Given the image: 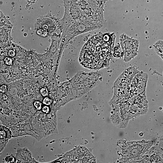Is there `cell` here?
I'll return each mask as SVG.
<instances>
[{"label": "cell", "instance_id": "cell-1", "mask_svg": "<svg viewBox=\"0 0 163 163\" xmlns=\"http://www.w3.org/2000/svg\"><path fill=\"white\" fill-rule=\"evenodd\" d=\"M115 38L113 33H101L92 36L81 50L79 58L80 64L91 69L106 66L112 56Z\"/></svg>", "mask_w": 163, "mask_h": 163}, {"label": "cell", "instance_id": "cell-2", "mask_svg": "<svg viewBox=\"0 0 163 163\" xmlns=\"http://www.w3.org/2000/svg\"><path fill=\"white\" fill-rule=\"evenodd\" d=\"M139 71L134 66L130 67L125 69L114 84V94L121 96L126 95L127 88L134 76Z\"/></svg>", "mask_w": 163, "mask_h": 163}, {"label": "cell", "instance_id": "cell-3", "mask_svg": "<svg viewBox=\"0 0 163 163\" xmlns=\"http://www.w3.org/2000/svg\"><path fill=\"white\" fill-rule=\"evenodd\" d=\"M120 40L124 55V60L126 62H129L138 54L139 41L124 34L120 36Z\"/></svg>", "mask_w": 163, "mask_h": 163}, {"label": "cell", "instance_id": "cell-4", "mask_svg": "<svg viewBox=\"0 0 163 163\" xmlns=\"http://www.w3.org/2000/svg\"><path fill=\"white\" fill-rule=\"evenodd\" d=\"M148 78V74L139 71L134 76L131 84L127 88V92L131 98L145 91Z\"/></svg>", "mask_w": 163, "mask_h": 163}, {"label": "cell", "instance_id": "cell-5", "mask_svg": "<svg viewBox=\"0 0 163 163\" xmlns=\"http://www.w3.org/2000/svg\"><path fill=\"white\" fill-rule=\"evenodd\" d=\"M93 10L99 16L103 18V9L107 0H86Z\"/></svg>", "mask_w": 163, "mask_h": 163}, {"label": "cell", "instance_id": "cell-6", "mask_svg": "<svg viewBox=\"0 0 163 163\" xmlns=\"http://www.w3.org/2000/svg\"><path fill=\"white\" fill-rule=\"evenodd\" d=\"M156 53L163 59V40H158L154 44Z\"/></svg>", "mask_w": 163, "mask_h": 163}, {"label": "cell", "instance_id": "cell-7", "mask_svg": "<svg viewBox=\"0 0 163 163\" xmlns=\"http://www.w3.org/2000/svg\"><path fill=\"white\" fill-rule=\"evenodd\" d=\"M37 34L43 37H46L48 34L47 31L44 29H40L37 31Z\"/></svg>", "mask_w": 163, "mask_h": 163}, {"label": "cell", "instance_id": "cell-8", "mask_svg": "<svg viewBox=\"0 0 163 163\" xmlns=\"http://www.w3.org/2000/svg\"><path fill=\"white\" fill-rule=\"evenodd\" d=\"M40 94L43 96H47L49 94V91L47 88L45 87L42 88L40 91Z\"/></svg>", "mask_w": 163, "mask_h": 163}, {"label": "cell", "instance_id": "cell-9", "mask_svg": "<svg viewBox=\"0 0 163 163\" xmlns=\"http://www.w3.org/2000/svg\"><path fill=\"white\" fill-rule=\"evenodd\" d=\"M34 105L35 108L38 110H40L42 108V104L38 101H35L34 103Z\"/></svg>", "mask_w": 163, "mask_h": 163}, {"label": "cell", "instance_id": "cell-10", "mask_svg": "<svg viewBox=\"0 0 163 163\" xmlns=\"http://www.w3.org/2000/svg\"><path fill=\"white\" fill-rule=\"evenodd\" d=\"M52 102V100L48 97H45L43 100V103L46 105H50Z\"/></svg>", "mask_w": 163, "mask_h": 163}, {"label": "cell", "instance_id": "cell-11", "mask_svg": "<svg viewBox=\"0 0 163 163\" xmlns=\"http://www.w3.org/2000/svg\"><path fill=\"white\" fill-rule=\"evenodd\" d=\"M5 63L8 65H11L12 64V59L9 57H6L4 60Z\"/></svg>", "mask_w": 163, "mask_h": 163}, {"label": "cell", "instance_id": "cell-12", "mask_svg": "<svg viewBox=\"0 0 163 163\" xmlns=\"http://www.w3.org/2000/svg\"><path fill=\"white\" fill-rule=\"evenodd\" d=\"M5 160L7 162L12 163L14 161L15 158L12 156H9L5 158Z\"/></svg>", "mask_w": 163, "mask_h": 163}, {"label": "cell", "instance_id": "cell-13", "mask_svg": "<svg viewBox=\"0 0 163 163\" xmlns=\"http://www.w3.org/2000/svg\"><path fill=\"white\" fill-rule=\"evenodd\" d=\"M8 54L9 57H13L15 56L16 53L14 50L13 49H10L8 51Z\"/></svg>", "mask_w": 163, "mask_h": 163}, {"label": "cell", "instance_id": "cell-14", "mask_svg": "<svg viewBox=\"0 0 163 163\" xmlns=\"http://www.w3.org/2000/svg\"><path fill=\"white\" fill-rule=\"evenodd\" d=\"M8 89L7 86L5 85H2L0 88V91L2 93H5L7 91Z\"/></svg>", "mask_w": 163, "mask_h": 163}, {"label": "cell", "instance_id": "cell-15", "mask_svg": "<svg viewBox=\"0 0 163 163\" xmlns=\"http://www.w3.org/2000/svg\"><path fill=\"white\" fill-rule=\"evenodd\" d=\"M6 133L4 130H0V137L1 139H4L6 137Z\"/></svg>", "mask_w": 163, "mask_h": 163}, {"label": "cell", "instance_id": "cell-16", "mask_svg": "<svg viewBox=\"0 0 163 163\" xmlns=\"http://www.w3.org/2000/svg\"><path fill=\"white\" fill-rule=\"evenodd\" d=\"M42 111L45 113H48L49 112L50 108L48 106H44L42 108Z\"/></svg>", "mask_w": 163, "mask_h": 163}, {"label": "cell", "instance_id": "cell-17", "mask_svg": "<svg viewBox=\"0 0 163 163\" xmlns=\"http://www.w3.org/2000/svg\"><path fill=\"white\" fill-rule=\"evenodd\" d=\"M8 96L6 94H3L2 95V99L3 100H6L8 99Z\"/></svg>", "mask_w": 163, "mask_h": 163}, {"label": "cell", "instance_id": "cell-18", "mask_svg": "<svg viewBox=\"0 0 163 163\" xmlns=\"http://www.w3.org/2000/svg\"><path fill=\"white\" fill-rule=\"evenodd\" d=\"M27 1L30 2V3H34L37 0H27Z\"/></svg>", "mask_w": 163, "mask_h": 163}]
</instances>
